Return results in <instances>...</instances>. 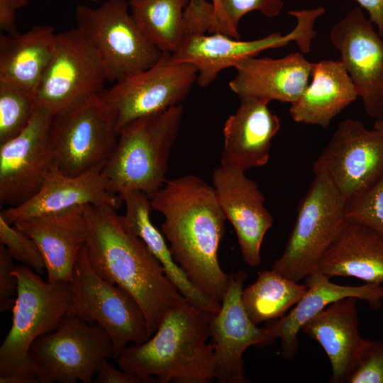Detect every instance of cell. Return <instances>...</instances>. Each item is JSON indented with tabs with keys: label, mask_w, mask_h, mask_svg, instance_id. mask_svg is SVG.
Wrapping results in <instances>:
<instances>
[{
	"label": "cell",
	"mask_w": 383,
	"mask_h": 383,
	"mask_svg": "<svg viewBox=\"0 0 383 383\" xmlns=\"http://www.w3.org/2000/svg\"><path fill=\"white\" fill-rule=\"evenodd\" d=\"M150 199L164 216L162 231L175 262L199 291L221 304L230 274L221 267L218 252L227 219L213 185L187 174L167 180Z\"/></svg>",
	"instance_id": "1"
},
{
	"label": "cell",
	"mask_w": 383,
	"mask_h": 383,
	"mask_svg": "<svg viewBox=\"0 0 383 383\" xmlns=\"http://www.w3.org/2000/svg\"><path fill=\"white\" fill-rule=\"evenodd\" d=\"M111 206L85 205V248L92 269L128 292L146 318L150 337L165 316L185 300L145 243Z\"/></svg>",
	"instance_id": "2"
},
{
	"label": "cell",
	"mask_w": 383,
	"mask_h": 383,
	"mask_svg": "<svg viewBox=\"0 0 383 383\" xmlns=\"http://www.w3.org/2000/svg\"><path fill=\"white\" fill-rule=\"evenodd\" d=\"M213 314L185 300L165 316L148 340L121 353L119 368L148 383L211 382L215 355L207 340Z\"/></svg>",
	"instance_id": "3"
},
{
	"label": "cell",
	"mask_w": 383,
	"mask_h": 383,
	"mask_svg": "<svg viewBox=\"0 0 383 383\" xmlns=\"http://www.w3.org/2000/svg\"><path fill=\"white\" fill-rule=\"evenodd\" d=\"M182 116L181 104L122 127L116 146L103 168L113 194L138 190L150 197L166 183Z\"/></svg>",
	"instance_id": "4"
},
{
	"label": "cell",
	"mask_w": 383,
	"mask_h": 383,
	"mask_svg": "<svg viewBox=\"0 0 383 383\" xmlns=\"http://www.w3.org/2000/svg\"><path fill=\"white\" fill-rule=\"evenodd\" d=\"M18 279L12 325L0 348V383H38L29 350L39 337L53 331L68 312L70 282H45L23 264L13 271Z\"/></svg>",
	"instance_id": "5"
},
{
	"label": "cell",
	"mask_w": 383,
	"mask_h": 383,
	"mask_svg": "<svg viewBox=\"0 0 383 383\" xmlns=\"http://www.w3.org/2000/svg\"><path fill=\"white\" fill-rule=\"evenodd\" d=\"M348 200L324 172L314 179L299 202L284 250L272 270L299 282L316 270L347 222Z\"/></svg>",
	"instance_id": "6"
},
{
	"label": "cell",
	"mask_w": 383,
	"mask_h": 383,
	"mask_svg": "<svg viewBox=\"0 0 383 383\" xmlns=\"http://www.w3.org/2000/svg\"><path fill=\"white\" fill-rule=\"evenodd\" d=\"M68 312L89 324L102 327L111 338L114 359L128 346L150 338L148 322L134 297L102 277L91 267L82 249L70 282Z\"/></svg>",
	"instance_id": "7"
},
{
	"label": "cell",
	"mask_w": 383,
	"mask_h": 383,
	"mask_svg": "<svg viewBox=\"0 0 383 383\" xmlns=\"http://www.w3.org/2000/svg\"><path fill=\"white\" fill-rule=\"evenodd\" d=\"M28 353L38 383H90L102 361L114 359L106 331L69 312L53 331L33 343Z\"/></svg>",
	"instance_id": "8"
},
{
	"label": "cell",
	"mask_w": 383,
	"mask_h": 383,
	"mask_svg": "<svg viewBox=\"0 0 383 383\" xmlns=\"http://www.w3.org/2000/svg\"><path fill=\"white\" fill-rule=\"evenodd\" d=\"M126 0H106L97 8L79 4L77 28L99 55L107 80L117 82L153 66L162 52L141 32Z\"/></svg>",
	"instance_id": "9"
},
{
	"label": "cell",
	"mask_w": 383,
	"mask_h": 383,
	"mask_svg": "<svg viewBox=\"0 0 383 383\" xmlns=\"http://www.w3.org/2000/svg\"><path fill=\"white\" fill-rule=\"evenodd\" d=\"M118 115L99 94L55 114L50 131L54 166L76 176L104 166L118 142Z\"/></svg>",
	"instance_id": "10"
},
{
	"label": "cell",
	"mask_w": 383,
	"mask_h": 383,
	"mask_svg": "<svg viewBox=\"0 0 383 383\" xmlns=\"http://www.w3.org/2000/svg\"><path fill=\"white\" fill-rule=\"evenodd\" d=\"M325 12L323 6L290 11L288 14L296 19L292 30L285 35L272 33L253 40H240L221 33L190 34L171 54L177 60L193 64L198 70L196 84L206 87L223 70L235 67L240 62L257 57L266 50L280 48L295 42L301 52H309L317 34L315 22Z\"/></svg>",
	"instance_id": "11"
},
{
	"label": "cell",
	"mask_w": 383,
	"mask_h": 383,
	"mask_svg": "<svg viewBox=\"0 0 383 383\" xmlns=\"http://www.w3.org/2000/svg\"><path fill=\"white\" fill-rule=\"evenodd\" d=\"M108 81L104 64L77 28L56 33L51 60L35 92L55 114L99 94Z\"/></svg>",
	"instance_id": "12"
},
{
	"label": "cell",
	"mask_w": 383,
	"mask_h": 383,
	"mask_svg": "<svg viewBox=\"0 0 383 383\" xmlns=\"http://www.w3.org/2000/svg\"><path fill=\"white\" fill-rule=\"evenodd\" d=\"M198 70L192 63L162 52L151 67L124 77L100 96L116 111L118 132L136 118L181 104L197 82Z\"/></svg>",
	"instance_id": "13"
},
{
	"label": "cell",
	"mask_w": 383,
	"mask_h": 383,
	"mask_svg": "<svg viewBox=\"0 0 383 383\" xmlns=\"http://www.w3.org/2000/svg\"><path fill=\"white\" fill-rule=\"evenodd\" d=\"M312 169L326 172L348 201L357 196L383 177V131L342 121Z\"/></svg>",
	"instance_id": "14"
},
{
	"label": "cell",
	"mask_w": 383,
	"mask_h": 383,
	"mask_svg": "<svg viewBox=\"0 0 383 383\" xmlns=\"http://www.w3.org/2000/svg\"><path fill=\"white\" fill-rule=\"evenodd\" d=\"M55 113L38 105L26 128L0 144V204L20 206L40 189L54 166L50 131Z\"/></svg>",
	"instance_id": "15"
},
{
	"label": "cell",
	"mask_w": 383,
	"mask_h": 383,
	"mask_svg": "<svg viewBox=\"0 0 383 383\" xmlns=\"http://www.w3.org/2000/svg\"><path fill=\"white\" fill-rule=\"evenodd\" d=\"M355 6L331 28L329 38L361 98L368 116L383 118V37Z\"/></svg>",
	"instance_id": "16"
},
{
	"label": "cell",
	"mask_w": 383,
	"mask_h": 383,
	"mask_svg": "<svg viewBox=\"0 0 383 383\" xmlns=\"http://www.w3.org/2000/svg\"><path fill=\"white\" fill-rule=\"evenodd\" d=\"M245 271L232 272L218 311L213 315L210 337L215 355V379L218 383H248L243 355L250 346L272 344L270 332L249 318L242 302Z\"/></svg>",
	"instance_id": "17"
},
{
	"label": "cell",
	"mask_w": 383,
	"mask_h": 383,
	"mask_svg": "<svg viewBox=\"0 0 383 383\" xmlns=\"http://www.w3.org/2000/svg\"><path fill=\"white\" fill-rule=\"evenodd\" d=\"M212 184L221 209L235 230L243 260L251 267H257L263 239L273 225L265 196L245 171L235 168L216 167Z\"/></svg>",
	"instance_id": "18"
},
{
	"label": "cell",
	"mask_w": 383,
	"mask_h": 383,
	"mask_svg": "<svg viewBox=\"0 0 383 383\" xmlns=\"http://www.w3.org/2000/svg\"><path fill=\"white\" fill-rule=\"evenodd\" d=\"M84 206L28 217L13 224L36 243L50 282L72 280L74 265L86 241Z\"/></svg>",
	"instance_id": "19"
},
{
	"label": "cell",
	"mask_w": 383,
	"mask_h": 383,
	"mask_svg": "<svg viewBox=\"0 0 383 383\" xmlns=\"http://www.w3.org/2000/svg\"><path fill=\"white\" fill-rule=\"evenodd\" d=\"M305 284L306 292L294 308L282 317L268 321L265 326L273 341L280 340L281 355L286 360L292 359L298 352V335L302 326L329 304L344 298L355 297L367 301L370 308L377 310L383 300L382 284H338L318 270L305 277Z\"/></svg>",
	"instance_id": "20"
},
{
	"label": "cell",
	"mask_w": 383,
	"mask_h": 383,
	"mask_svg": "<svg viewBox=\"0 0 383 383\" xmlns=\"http://www.w3.org/2000/svg\"><path fill=\"white\" fill-rule=\"evenodd\" d=\"M100 166L76 176L62 173L55 166L39 191L23 204L8 207L1 216L9 223L28 217L57 212L79 206H111L121 202L110 189Z\"/></svg>",
	"instance_id": "21"
},
{
	"label": "cell",
	"mask_w": 383,
	"mask_h": 383,
	"mask_svg": "<svg viewBox=\"0 0 383 383\" xmlns=\"http://www.w3.org/2000/svg\"><path fill=\"white\" fill-rule=\"evenodd\" d=\"M237 111L226 121L221 165L243 171L266 165L280 121L269 101L240 97Z\"/></svg>",
	"instance_id": "22"
},
{
	"label": "cell",
	"mask_w": 383,
	"mask_h": 383,
	"mask_svg": "<svg viewBox=\"0 0 383 383\" xmlns=\"http://www.w3.org/2000/svg\"><path fill=\"white\" fill-rule=\"evenodd\" d=\"M312 66L313 62L297 52L280 58L252 57L235 67L236 74L228 85L239 98L254 97L291 104L308 86Z\"/></svg>",
	"instance_id": "23"
},
{
	"label": "cell",
	"mask_w": 383,
	"mask_h": 383,
	"mask_svg": "<svg viewBox=\"0 0 383 383\" xmlns=\"http://www.w3.org/2000/svg\"><path fill=\"white\" fill-rule=\"evenodd\" d=\"M357 299L347 297L329 304L301 330L326 353L332 368L329 380L332 383L346 382L368 340L359 331Z\"/></svg>",
	"instance_id": "24"
},
{
	"label": "cell",
	"mask_w": 383,
	"mask_h": 383,
	"mask_svg": "<svg viewBox=\"0 0 383 383\" xmlns=\"http://www.w3.org/2000/svg\"><path fill=\"white\" fill-rule=\"evenodd\" d=\"M311 77L301 96L290 104L289 114L295 122L328 128L358 94L340 60L313 62Z\"/></svg>",
	"instance_id": "25"
},
{
	"label": "cell",
	"mask_w": 383,
	"mask_h": 383,
	"mask_svg": "<svg viewBox=\"0 0 383 383\" xmlns=\"http://www.w3.org/2000/svg\"><path fill=\"white\" fill-rule=\"evenodd\" d=\"M316 270L329 277H354L383 284V237L348 221L321 258Z\"/></svg>",
	"instance_id": "26"
},
{
	"label": "cell",
	"mask_w": 383,
	"mask_h": 383,
	"mask_svg": "<svg viewBox=\"0 0 383 383\" xmlns=\"http://www.w3.org/2000/svg\"><path fill=\"white\" fill-rule=\"evenodd\" d=\"M126 208L122 216L126 226L140 238L160 262L169 279L190 303L210 313H216L221 304L199 291L175 262L162 234L150 219V199L138 190H124L118 194Z\"/></svg>",
	"instance_id": "27"
},
{
	"label": "cell",
	"mask_w": 383,
	"mask_h": 383,
	"mask_svg": "<svg viewBox=\"0 0 383 383\" xmlns=\"http://www.w3.org/2000/svg\"><path fill=\"white\" fill-rule=\"evenodd\" d=\"M56 33L47 25L33 26L28 31L0 35V82L35 95L52 56Z\"/></svg>",
	"instance_id": "28"
},
{
	"label": "cell",
	"mask_w": 383,
	"mask_h": 383,
	"mask_svg": "<svg viewBox=\"0 0 383 383\" xmlns=\"http://www.w3.org/2000/svg\"><path fill=\"white\" fill-rule=\"evenodd\" d=\"M306 284L275 271L259 272L256 281L242 292V302L250 320L258 325L284 316L306 292Z\"/></svg>",
	"instance_id": "29"
},
{
	"label": "cell",
	"mask_w": 383,
	"mask_h": 383,
	"mask_svg": "<svg viewBox=\"0 0 383 383\" xmlns=\"http://www.w3.org/2000/svg\"><path fill=\"white\" fill-rule=\"evenodd\" d=\"M189 0H129L137 26L158 50L174 53L185 37L184 11Z\"/></svg>",
	"instance_id": "30"
},
{
	"label": "cell",
	"mask_w": 383,
	"mask_h": 383,
	"mask_svg": "<svg viewBox=\"0 0 383 383\" xmlns=\"http://www.w3.org/2000/svg\"><path fill=\"white\" fill-rule=\"evenodd\" d=\"M37 106L34 94L0 82V144L13 138L26 128Z\"/></svg>",
	"instance_id": "31"
},
{
	"label": "cell",
	"mask_w": 383,
	"mask_h": 383,
	"mask_svg": "<svg viewBox=\"0 0 383 383\" xmlns=\"http://www.w3.org/2000/svg\"><path fill=\"white\" fill-rule=\"evenodd\" d=\"M0 243L9 256L38 274L45 270L43 255L34 240L0 216Z\"/></svg>",
	"instance_id": "32"
},
{
	"label": "cell",
	"mask_w": 383,
	"mask_h": 383,
	"mask_svg": "<svg viewBox=\"0 0 383 383\" xmlns=\"http://www.w3.org/2000/svg\"><path fill=\"white\" fill-rule=\"evenodd\" d=\"M346 216L348 221L362 223L383 237V177L348 201Z\"/></svg>",
	"instance_id": "33"
},
{
	"label": "cell",
	"mask_w": 383,
	"mask_h": 383,
	"mask_svg": "<svg viewBox=\"0 0 383 383\" xmlns=\"http://www.w3.org/2000/svg\"><path fill=\"white\" fill-rule=\"evenodd\" d=\"M283 0H221L223 21L230 37L240 39L238 26L248 13L257 11L268 18L280 15L284 9Z\"/></svg>",
	"instance_id": "34"
},
{
	"label": "cell",
	"mask_w": 383,
	"mask_h": 383,
	"mask_svg": "<svg viewBox=\"0 0 383 383\" xmlns=\"http://www.w3.org/2000/svg\"><path fill=\"white\" fill-rule=\"evenodd\" d=\"M346 382L383 383V340H367Z\"/></svg>",
	"instance_id": "35"
},
{
	"label": "cell",
	"mask_w": 383,
	"mask_h": 383,
	"mask_svg": "<svg viewBox=\"0 0 383 383\" xmlns=\"http://www.w3.org/2000/svg\"><path fill=\"white\" fill-rule=\"evenodd\" d=\"M13 260L9 256L5 247L0 243V312L12 309L18 289V279L13 271Z\"/></svg>",
	"instance_id": "36"
},
{
	"label": "cell",
	"mask_w": 383,
	"mask_h": 383,
	"mask_svg": "<svg viewBox=\"0 0 383 383\" xmlns=\"http://www.w3.org/2000/svg\"><path fill=\"white\" fill-rule=\"evenodd\" d=\"M96 374L95 383H148L135 374L116 369L106 359L102 361Z\"/></svg>",
	"instance_id": "37"
},
{
	"label": "cell",
	"mask_w": 383,
	"mask_h": 383,
	"mask_svg": "<svg viewBox=\"0 0 383 383\" xmlns=\"http://www.w3.org/2000/svg\"><path fill=\"white\" fill-rule=\"evenodd\" d=\"M29 0H0V30L1 33L16 35L19 32L16 27V12L27 6Z\"/></svg>",
	"instance_id": "38"
},
{
	"label": "cell",
	"mask_w": 383,
	"mask_h": 383,
	"mask_svg": "<svg viewBox=\"0 0 383 383\" xmlns=\"http://www.w3.org/2000/svg\"><path fill=\"white\" fill-rule=\"evenodd\" d=\"M336 1V0H325ZM368 13V18L383 37V0H355Z\"/></svg>",
	"instance_id": "39"
},
{
	"label": "cell",
	"mask_w": 383,
	"mask_h": 383,
	"mask_svg": "<svg viewBox=\"0 0 383 383\" xmlns=\"http://www.w3.org/2000/svg\"><path fill=\"white\" fill-rule=\"evenodd\" d=\"M214 7V16H213V33H221L228 35L227 28L223 19L221 0H211ZM229 36V35H228Z\"/></svg>",
	"instance_id": "40"
},
{
	"label": "cell",
	"mask_w": 383,
	"mask_h": 383,
	"mask_svg": "<svg viewBox=\"0 0 383 383\" xmlns=\"http://www.w3.org/2000/svg\"><path fill=\"white\" fill-rule=\"evenodd\" d=\"M373 128L383 131V118L380 120H375Z\"/></svg>",
	"instance_id": "41"
},
{
	"label": "cell",
	"mask_w": 383,
	"mask_h": 383,
	"mask_svg": "<svg viewBox=\"0 0 383 383\" xmlns=\"http://www.w3.org/2000/svg\"><path fill=\"white\" fill-rule=\"evenodd\" d=\"M89 1H98V0H89Z\"/></svg>",
	"instance_id": "42"
}]
</instances>
